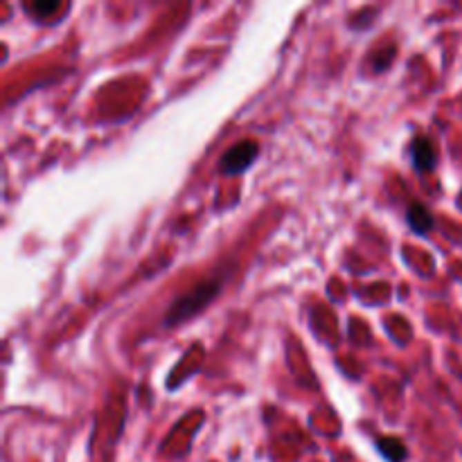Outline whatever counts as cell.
Segmentation results:
<instances>
[{
    "instance_id": "3957f363",
    "label": "cell",
    "mask_w": 462,
    "mask_h": 462,
    "mask_svg": "<svg viewBox=\"0 0 462 462\" xmlns=\"http://www.w3.org/2000/svg\"><path fill=\"white\" fill-rule=\"evenodd\" d=\"M410 160H413V167L417 172H431L435 167V160H438V149H435V142L426 135H417L410 142Z\"/></svg>"
},
{
    "instance_id": "6da1fadb",
    "label": "cell",
    "mask_w": 462,
    "mask_h": 462,
    "mask_svg": "<svg viewBox=\"0 0 462 462\" xmlns=\"http://www.w3.org/2000/svg\"><path fill=\"white\" fill-rule=\"evenodd\" d=\"M219 287H221L219 280H208V282H201V285L192 287L187 293L178 296L165 316V325L172 327V325H178L187 318H192L194 314H199L203 307L219 293Z\"/></svg>"
},
{
    "instance_id": "5b68a950",
    "label": "cell",
    "mask_w": 462,
    "mask_h": 462,
    "mask_svg": "<svg viewBox=\"0 0 462 462\" xmlns=\"http://www.w3.org/2000/svg\"><path fill=\"white\" fill-rule=\"evenodd\" d=\"M376 449L388 462H406L408 458V449L406 444L399 438H390V435H383V438L376 440Z\"/></svg>"
},
{
    "instance_id": "8992f818",
    "label": "cell",
    "mask_w": 462,
    "mask_h": 462,
    "mask_svg": "<svg viewBox=\"0 0 462 462\" xmlns=\"http://www.w3.org/2000/svg\"><path fill=\"white\" fill-rule=\"evenodd\" d=\"M59 3H37V5H25V10H30V12H34V14H44V12H55V10H59Z\"/></svg>"
},
{
    "instance_id": "277c9868",
    "label": "cell",
    "mask_w": 462,
    "mask_h": 462,
    "mask_svg": "<svg viewBox=\"0 0 462 462\" xmlns=\"http://www.w3.org/2000/svg\"><path fill=\"white\" fill-rule=\"evenodd\" d=\"M406 221H408V226L413 228L417 235L429 233L431 226H433L431 212H429V208H426V205H422V203H410V205H408Z\"/></svg>"
},
{
    "instance_id": "7a4b0ae2",
    "label": "cell",
    "mask_w": 462,
    "mask_h": 462,
    "mask_svg": "<svg viewBox=\"0 0 462 462\" xmlns=\"http://www.w3.org/2000/svg\"><path fill=\"white\" fill-rule=\"evenodd\" d=\"M260 153V144L255 140H242L233 144L224 156L219 160V172L226 174V176H235V174H242L246 172L248 167H251V162L258 158Z\"/></svg>"
}]
</instances>
